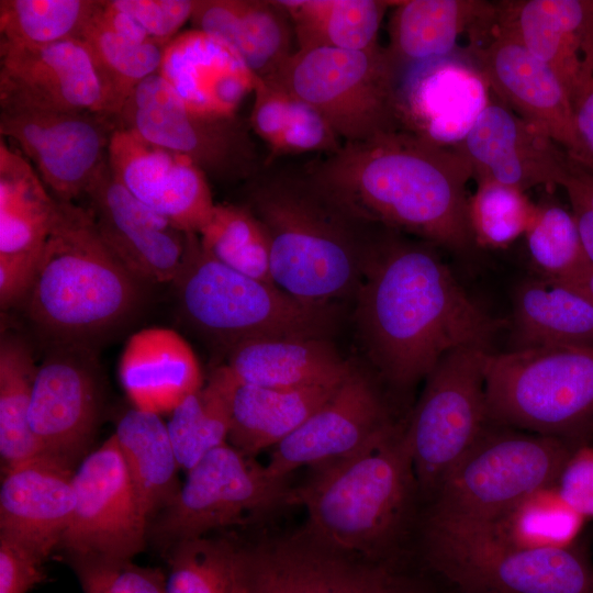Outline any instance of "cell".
I'll return each mask as SVG.
<instances>
[{
	"label": "cell",
	"mask_w": 593,
	"mask_h": 593,
	"mask_svg": "<svg viewBox=\"0 0 593 593\" xmlns=\"http://www.w3.org/2000/svg\"><path fill=\"white\" fill-rule=\"evenodd\" d=\"M366 349L392 385H414L450 351L491 350L501 323L465 292L433 247L382 227L356 293Z\"/></svg>",
	"instance_id": "cell-1"
},
{
	"label": "cell",
	"mask_w": 593,
	"mask_h": 593,
	"mask_svg": "<svg viewBox=\"0 0 593 593\" xmlns=\"http://www.w3.org/2000/svg\"><path fill=\"white\" fill-rule=\"evenodd\" d=\"M334 194L360 217L465 253L475 244L467 183L472 170L456 149L404 130L310 161Z\"/></svg>",
	"instance_id": "cell-2"
},
{
	"label": "cell",
	"mask_w": 593,
	"mask_h": 593,
	"mask_svg": "<svg viewBox=\"0 0 593 593\" xmlns=\"http://www.w3.org/2000/svg\"><path fill=\"white\" fill-rule=\"evenodd\" d=\"M244 192L268 237L275 286L316 306L357 293L382 225L345 205L310 161H265Z\"/></svg>",
	"instance_id": "cell-3"
},
{
	"label": "cell",
	"mask_w": 593,
	"mask_h": 593,
	"mask_svg": "<svg viewBox=\"0 0 593 593\" xmlns=\"http://www.w3.org/2000/svg\"><path fill=\"white\" fill-rule=\"evenodd\" d=\"M313 470L292 495L307 511L304 534L338 551L394 560L419 494L404 425Z\"/></svg>",
	"instance_id": "cell-4"
},
{
	"label": "cell",
	"mask_w": 593,
	"mask_h": 593,
	"mask_svg": "<svg viewBox=\"0 0 593 593\" xmlns=\"http://www.w3.org/2000/svg\"><path fill=\"white\" fill-rule=\"evenodd\" d=\"M145 286L103 242L88 208L58 201L25 311L51 343L89 345L136 313Z\"/></svg>",
	"instance_id": "cell-5"
},
{
	"label": "cell",
	"mask_w": 593,
	"mask_h": 593,
	"mask_svg": "<svg viewBox=\"0 0 593 593\" xmlns=\"http://www.w3.org/2000/svg\"><path fill=\"white\" fill-rule=\"evenodd\" d=\"M172 283L188 323L227 350L255 338L326 337L334 324L333 306L303 303L223 265L202 248L197 233H188Z\"/></svg>",
	"instance_id": "cell-6"
},
{
	"label": "cell",
	"mask_w": 593,
	"mask_h": 593,
	"mask_svg": "<svg viewBox=\"0 0 593 593\" xmlns=\"http://www.w3.org/2000/svg\"><path fill=\"white\" fill-rule=\"evenodd\" d=\"M490 422L563 439L593 434V346H533L484 362Z\"/></svg>",
	"instance_id": "cell-7"
},
{
	"label": "cell",
	"mask_w": 593,
	"mask_h": 593,
	"mask_svg": "<svg viewBox=\"0 0 593 593\" xmlns=\"http://www.w3.org/2000/svg\"><path fill=\"white\" fill-rule=\"evenodd\" d=\"M423 556L454 593H593V569L570 546H519L481 524L427 515Z\"/></svg>",
	"instance_id": "cell-8"
},
{
	"label": "cell",
	"mask_w": 593,
	"mask_h": 593,
	"mask_svg": "<svg viewBox=\"0 0 593 593\" xmlns=\"http://www.w3.org/2000/svg\"><path fill=\"white\" fill-rule=\"evenodd\" d=\"M268 85L316 109L344 143L366 142L402 130L396 105L398 70L387 49H296Z\"/></svg>",
	"instance_id": "cell-9"
},
{
	"label": "cell",
	"mask_w": 593,
	"mask_h": 593,
	"mask_svg": "<svg viewBox=\"0 0 593 593\" xmlns=\"http://www.w3.org/2000/svg\"><path fill=\"white\" fill-rule=\"evenodd\" d=\"M575 448L551 436L486 428L430 499L427 515L463 523L496 522L553 488Z\"/></svg>",
	"instance_id": "cell-10"
},
{
	"label": "cell",
	"mask_w": 593,
	"mask_h": 593,
	"mask_svg": "<svg viewBox=\"0 0 593 593\" xmlns=\"http://www.w3.org/2000/svg\"><path fill=\"white\" fill-rule=\"evenodd\" d=\"M119 127L192 161L209 180L247 182L264 166L249 121L189 108L159 72L142 81L115 118Z\"/></svg>",
	"instance_id": "cell-11"
},
{
	"label": "cell",
	"mask_w": 593,
	"mask_h": 593,
	"mask_svg": "<svg viewBox=\"0 0 593 593\" xmlns=\"http://www.w3.org/2000/svg\"><path fill=\"white\" fill-rule=\"evenodd\" d=\"M491 350L469 347L445 355L426 377L404 425L419 494L432 499L488 428L484 362Z\"/></svg>",
	"instance_id": "cell-12"
},
{
	"label": "cell",
	"mask_w": 593,
	"mask_h": 593,
	"mask_svg": "<svg viewBox=\"0 0 593 593\" xmlns=\"http://www.w3.org/2000/svg\"><path fill=\"white\" fill-rule=\"evenodd\" d=\"M292 494L287 480L271 477L265 466L226 443L187 471L174 499L150 522L148 536L168 549L291 505Z\"/></svg>",
	"instance_id": "cell-13"
},
{
	"label": "cell",
	"mask_w": 593,
	"mask_h": 593,
	"mask_svg": "<svg viewBox=\"0 0 593 593\" xmlns=\"http://www.w3.org/2000/svg\"><path fill=\"white\" fill-rule=\"evenodd\" d=\"M236 593H437L394 560H371L318 544L304 533L238 547Z\"/></svg>",
	"instance_id": "cell-14"
},
{
	"label": "cell",
	"mask_w": 593,
	"mask_h": 593,
	"mask_svg": "<svg viewBox=\"0 0 593 593\" xmlns=\"http://www.w3.org/2000/svg\"><path fill=\"white\" fill-rule=\"evenodd\" d=\"M121 108L89 45L0 44V111L93 113L115 119Z\"/></svg>",
	"instance_id": "cell-15"
},
{
	"label": "cell",
	"mask_w": 593,
	"mask_h": 593,
	"mask_svg": "<svg viewBox=\"0 0 593 593\" xmlns=\"http://www.w3.org/2000/svg\"><path fill=\"white\" fill-rule=\"evenodd\" d=\"M75 508L63 536L65 553L132 559L146 544L147 518L113 436L74 471Z\"/></svg>",
	"instance_id": "cell-16"
},
{
	"label": "cell",
	"mask_w": 593,
	"mask_h": 593,
	"mask_svg": "<svg viewBox=\"0 0 593 593\" xmlns=\"http://www.w3.org/2000/svg\"><path fill=\"white\" fill-rule=\"evenodd\" d=\"M98 363L81 343H51L37 365L30 427L41 455L70 468L89 452L99 416Z\"/></svg>",
	"instance_id": "cell-17"
},
{
	"label": "cell",
	"mask_w": 593,
	"mask_h": 593,
	"mask_svg": "<svg viewBox=\"0 0 593 593\" xmlns=\"http://www.w3.org/2000/svg\"><path fill=\"white\" fill-rule=\"evenodd\" d=\"M115 119L93 113L0 111L1 137L14 143L61 202L85 195L108 160Z\"/></svg>",
	"instance_id": "cell-18"
},
{
	"label": "cell",
	"mask_w": 593,
	"mask_h": 593,
	"mask_svg": "<svg viewBox=\"0 0 593 593\" xmlns=\"http://www.w3.org/2000/svg\"><path fill=\"white\" fill-rule=\"evenodd\" d=\"M491 96L486 79L462 48L398 72L401 128L447 148L461 143Z\"/></svg>",
	"instance_id": "cell-19"
},
{
	"label": "cell",
	"mask_w": 593,
	"mask_h": 593,
	"mask_svg": "<svg viewBox=\"0 0 593 593\" xmlns=\"http://www.w3.org/2000/svg\"><path fill=\"white\" fill-rule=\"evenodd\" d=\"M395 426L373 381L354 367L336 392L273 447L265 467L271 477L287 480L300 467L346 458Z\"/></svg>",
	"instance_id": "cell-20"
},
{
	"label": "cell",
	"mask_w": 593,
	"mask_h": 593,
	"mask_svg": "<svg viewBox=\"0 0 593 593\" xmlns=\"http://www.w3.org/2000/svg\"><path fill=\"white\" fill-rule=\"evenodd\" d=\"M85 197L101 238L133 275L146 284L175 280L188 233L134 197L116 180L108 160Z\"/></svg>",
	"instance_id": "cell-21"
},
{
	"label": "cell",
	"mask_w": 593,
	"mask_h": 593,
	"mask_svg": "<svg viewBox=\"0 0 593 593\" xmlns=\"http://www.w3.org/2000/svg\"><path fill=\"white\" fill-rule=\"evenodd\" d=\"M455 148L469 163L477 182L494 181L524 192L558 186L569 157L542 127L516 114L493 93Z\"/></svg>",
	"instance_id": "cell-22"
},
{
	"label": "cell",
	"mask_w": 593,
	"mask_h": 593,
	"mask_svg": "<svg viewBox=\"0 0 593 593\" xmlns=\"http://www.w3.org/2000/svg\"><path fill=\"white\" fill-rule=\"evenodd\" d=\"M108 164L134 197L186 233H199L215 203L206 176L187 157L115 126Z\"/></svg>",
	"instance_id": "cell-23"
},
{
	"label": "cell",
	"mask_w": 593,
	"mask_h": 593,
	"mask_svg": "<svg viewBox=\"0 0 593 593\" xmlns=\"http://www.w3.org/2000/svg\"><path fill=\"white\" fill-rule=\"evenodd\" d=\"M466 51L500 101L542 127L569 156L574 154L572 103L563 83L548 65L494 22L489 34Z\"/></svg>",
	"instance_id": "cell-24"
},
{
	"label": "cell",
	"mask_w": 593,
	"mask_h": 593,
	"mask_svg": "<svg viewBox=\"0 0 593 593\" xmlns=\"http://www.w3.org/2000/svg\"><path fill=\"white\" fill-rule=\"evenodd\" d=\"M75 469L38 455L2 472L0 533L48 558L75 508Z\"/></svg>",
	"instance_id": "cell-25"
},
{
	"label": "cell",
	"mask_w": 593,
	"mask_h": 593,
	"mask_svg": "<svg viewBox=\"0 0 593 593\" xmlns=\"http://www.w3.org/2000/svg\"><path fill=\"white\" fill-rule=\"evenodd\" d=\"M159 74L189 108L216 115L237 114L259 78L228 45L194 29L166 45Z\"/></svg>",
	"instance_id": "cell-26"
},
{
	"label": "cell",
	"mask_w": 593,
	"mask_h": 593,
	"mask_svg": "<svg viewBox=\"0 0 593 593\" xmlns=\"http://www.w3.org/2000/svg\"><path fill=\"white\" fill-rule=\"evenodd\" d=\"M119 379L134 407L158 415L170 414L203 385L189 343L176 331L158 326L130 336L120 357Z\"/></svg>",
	"instance_id": "cell-27"
},
{
	"label": "cell",
	"mask_w": 593,
	"mask_h": 593,
	"mask_svg": "<svg viewBox=\"0 0 593 593\" xmlns=\"http://www.w3.org/2000/svg\"><path fill=\"white\" fill-rule=\"evenodd\" d=\"M495 3L481 0L395 1L389 22L387 53L398 72L413 64L444 57L459 49L467 33L470 44L490 32Z\"/></svg>",
	"instance_id": "cell-28"
},
{
	"label": "cell",
	"mask_w": 593,
	"mask_h": 593,
	"mask_svg": "<svg viewBox=\"0 0 593 593\" xmlns=\"http://www.w3.org/2000/svg\"><path fill=\"white\" fill-rule=\"evenodd\" d=\"M222 367L237 382L273 389L336 384L354 369L326 337L248 339L227 350Z\"/></svg>",
	"instance_id": "cell-29"
},
{
	"label": "cell",
	"mask_w": 593,
	"mask_h": 593,
	"mask_svg": "<svg viewBox=\"0 0 593 593\" xmlns=\"http://www.w3.org/2000/svg\"><path fill=\"white\" fill-rule=\"evenodd\" d=\"M494 24L557 74L572 103L588 82L582 49L584 0L500 1Z\"/></svg>",
	"instance_id": "cell-30"
},
{
	"label": "cell",
	"mask_w": 593,
	"mask_h": 593,
	"mask_svg": "<svg viewBox=\"0 0 593 593\" xmlns=\"http://www.w3.org/2000/svg\"><path fill=\"white\" fill-rule=\"evenodd\" d=\"M190 21L194 30L228 45L259 78L293 53V26L279 1L194 0Z\"/></svg>",
	"instance_id": "cell-31"
},
{
	"label": "cell",
	"mask_w": 593,
	"mask_h": 593,
	"mask_svg": "<svg viewBox=\"0 0 593 593\" xmlns=\"http://www.w3.org/2000/svg\"><path fill=\"white\" fill-rule=\"evenodd\" d=\"M214 371L227 401L232 446L251 458L293 433L342 384L273 389L237 382L222 366Z\"/></svg>",
	"instance_id": "cell-32"
},
{
	"label": "cell",
	"mask_w": 593,
	"mask_h": 593,
	"mask_svg": "<svg viewBox=\"0 0 593 593\" xmlns=\"http://www.w3.org/2000/svg\"><path fill=\"white\" fill-rule=\"evenodd\" d=\"M514 331L517 348L593 346V301L548 278L527 280L514 296Z\"/></svg>",
	"instance_id": "cell-33"
},
{
	"label": "cell",
	"mask_w": 593,
	"mask_h": 593,
	"mask_svg": "<svg viewBox=\"0 0 593 593\" xmlns=\"http://www.w3.org/2000/svg\"><path fill=\"white\" fill-rule=\"evenodd\" d=\"M58 201L15 147L0 138V256L41 253Z\"/></svg>",
	"instance_id": "cell-34"
},
{
	"label": "cell",
	"mask_w": 593,
	"mask_h": 593,
	"mask_svg": "<svg viewBox=\"0 0 593 593\" xmlns=\"http://www.w3.org/2000/svg\"><path fill=\"white\" fill-rule=\"evenodd\" d=\"M112 436L150 524L180 488V466L167 423L158 414L133 407L120 417Z\"/></svg>",
	"instance_id": "cell-35"
},
{
	"label": "cell",
	"mask_w": 593,
	"mask_h": 593,
	"mask_svg": "<svg viewBox=\"0 0 593 593\" xmlns=\"http://www.w3.org/2000/svg\"><path fill=\"white\" fill-rule=\"evenodd\" d=\"M290 16L298 49L367 51L378 46L381 21L395 1L279 0Z\"/></svg>",
	"instance_id": "cell-36"
},
{
	"label": "cell",
	"mask_w": 593,
	"mask_h": 593,
	"mask_svg": "<svg viewBox=\"0 0 593 593\" xmlns=\"http://www.w3.org/2000/svg\"><path fill=\"white\" fill-rule=\"evenodd\" d=\"M37 365L29 344L2 333L0 340V456L2 472L41 455L30 427Z\"/></svg>",
	"instance_id": "cell-37"
},
{
	"label": "cell",
	"mask_w": 593,
	"mask_h": 593,
	"mask_svg": "<svg viewBox=\"0 0 593 593\" xmlns=\"http://www.w3.org/2000/svg\"><path fill=\"white\" fill-rule=\"evenodd\" d=\"M99 0H1L0 44L40 47L82 38Z\"/></svg>",
	"instance_id": "cell-38"
},
{
	"label": "cell",
	"mask_w": 593,
	"mask_h": 593,
	"mask_svg": "<svg viewBox=\"0 0 593 593\" xmlns=\"http://www.w3.org/2000/svg\"><path fill=\"white\" fill-rule=\"evenodd\" d=\"M202 248L223 265L272 283L268 237L245 204H215L198 233Z\"/></svg>",
	"instance_id": "cell-39"
},
{
	"label": "cell",
	"mask_w": 593,
	"mask_h": 593,
	"mask_svg": "<svg viewBox=\"0 0 593 593\" xmlns=\"http://www.w3.org/2000/svg\"><path fill=\"white\" fill-rule=\"evenodd\" d=\"M167 428L178 463L186 471L208 452L226 444L230 413L223 384L215 371L206 384L172 410Z\"/></svg>",
	"instance_id": "cell-40"
},
{
	"label": "cell",
	"mask_w": 593,
	"mask_h": 593,
	"mask_svg": "<svg viewBox=\"0 0 593 593\" xmlns=\"http://www.w3.org/2000/svg\"><path fill=\"white\" fill-rule=\"evenodd\" d=\"M238 546L206 536L167 549L166 593H233Z\"/></svg>",
	"instance_id": "cell-41"
},
{
	"label": "cell",
	"mask_w": 593,
	"mask_h": 593,
	"mask_svg": "<svg viewBox=\"0 0 593 593\" xmlns=\"http://www.w3.org/2000/svg\"><path fill=\"white\" fill-rule=\"evenodd\" d=\"M82 40L108 77L121 109L142 81L159 72L166 47L155 41L138 42L123 36L104 25L98 14Z\"/></svg>",
	"instance_id": "cell-42"
},
{
	"label": "cell",
	"mask_w": 593,
	"mask_h": 593,
	"mask_svg": "<svg viewBox=\"0 0 593 593\" xmlns=\"http://www.w3.org/2000/svg\"><path fill=\"white\" fill-rule=\"evenodd\" d=\"M583 519L559 497L553 486L529 497L501 519L482 525L519 546L568 547Z\"/></svg>",
	"instance_id": "cell-43"
},
{
	"label": "cell",
	"mask_w": 593,
	"mask_h": 593,
	"mask_svg": "<svg viewBox=\"0 0 593 593\" xmlns=\"http://www.w3.org/2000/svg\"><path fill=\"white\" fill-rule=\"evenodd\" d=\"M524 235L530 258L544 278L563 279L590 264L571 210L555 201L536 205Z\"/></svg>",
	"instance_id": "cell-44"
},
{
	"label": "cell",
	"mask_w": 593,
	"mask_h": 593,
	"mask_svg": "<svg viewBox=\"0 0 593 593\" xmlns=\"http://www.w3.org/2000/svg\"><path fill=\"white\" fill-rule=\"evenodd\" d=\"M536 204L524 191L494 181H478L468 202L469 223L475 244L505 247L524 235Z\"/></svg>",
	"instance_id": "cell-45"
},
{
	"label": "cell",
	"mask_w": 593,
	"mask_h": 593,
	"mask_svg": "<svg viewBox=\"0 0 593 593\" xmlns=\"http://www.w3.org/2000/svg\"><path fill=\"white\" fill-rule=\"evenodd\" d=\"M83 593H166L167 575L159 568L132 559L66 553Z\"/></svg>",
	"instance_id": "cell-46"
},
{
	"label": "cell",
	"mask_w": 593,
	"mask_h": 593,
	"mask_svg": "<svg viewBox=\"0 0 593 593\" xmlns=\"http://www.w3.org/2000/svg\"><path fill=\"white\" fill-rule=\"evenodd\" d=\"M342 145L338 135L316 109L290 96L288 116L280 142L265 161L309 153L328 155L337 152Z\"/></svg>",
	"instance_id": "cell-47"
},
{
	"label": "cell",
	"mask_w": 593,
	"mask_h": 593,
	"mask_svg": "<svg viewBox=\"0 0 593 593\" xmlns=\"http://www.w3.org/2000/svg\"><path fill=\"white\" fill-rule=\"evenodd\" d=\"M111 4L130 14L148 36L167 45L191 20L194 0H110Z\"/></svg>",
	"instance_id": "cell-48"
},
{
	"label": "cell",
	"mask_w": 593,
	"mask_h": 593,
	"mask_svg": "<svg viewBox=\"0 0 593 593\" xmlns=\"http://www.w3.org/2000/svg\"><path fill=\"white\" fill-rule=\"evenodd\" d=\"M46 559L33 547L0 533V593H27L42 583Z\"/></svg>",
	"instance_id": "cell-49"
},
{
	"label": "cell",
	"mask_w": 593,
	"mask_h": 593,
	"mask_svg": "<svg viewBox=\"0 0 593 593\" xmlns=\"http://www.w3.org/2000/svg\"><path fill=\"white\" fill-rule=\"evenodd\" d=\"M558 186L567 193L585 256L593 266V172L568 157Z\"/></svg>",
	"instance_id": "cell-50"
},
{
	"label": "cell",
	"mask_w": 593,
	"mask_h": 593,
	"mask_svg": "<svg viewBox=\"0 0 593 593\" xmlns=\"http://www.w3.org/2000/svg\"><path fill=\"white\" fill-rule=\"evenodd\" d=\"M559 497L583 518L593 517V447H577L555 485Z\"/></svg>",
	"instance_id": "cell-51"
},
{
	"label": "cell",
	"mask_w": 593,
	"mask_h": 593,
	"mask_svg": "<svg viewBox=\"0 0 593 593\" xmlns=\"http://www.w3.org/2000/svg\"><path fill=\"white\" fill-rule=\"evenodd\" d=\"M42 251L0 256V305L2 310L24 302L33 287Z\"/></svg>",
	"instance_id": "cell-52"
},
{
	"label": "cell",
	"mask_w": 593,
	"mask_h": 593,
	"mask_svg": "<svg viewBox=\"0 0 593 593\" xmlns=\"http://www.w3.org/2000/svg\"><path fill=\"white\" fill-rule=\"evenodd\" d=\"M577 149L571 159L593 172V78L572 99Z\"/></svg>",
	"instance_id": "cell-53"
},
{
	"label": "cell",
	"mask_w": 593,
	"mask_h": 593,
	"mask_svg": "<svg viewBox=\"0 0 593 593\" xmlns=\"http://www.w3.org/2000/svg\"><path fill=\"white\" fill-rule=\"evenodd\" d=\"M584 71L588 81L593 78V0H584L583 25Z\"/></svg>",
	"instance_id": "cell-54"
},
{
	"label": "cell",
	"mask_w": 593,
	"mask_h": 593,
	"mask_svg": "<svg viewBox=\"0 0 593 593\" xmlns=\"http://www.w3.org/2000/svg\"><path fill=\"white\" fill-rule=\"evenodd\" d=\"M553 280V279H551ZM581 291L593 301V266L588 265L581 270L563 279L555 280Z\"/></svg>",
	"instance_id": "cell-55"
},
{
	"label": "cell",
	"mask_w": 593,
	"mask_h": 593,
	"mask_svg": "<svg viewBox=\"0 0 593 593\" xmlns=\"http://www.w3.org/2000/svg\"><path fill=\"white\" fill-rule=\"evenodd\" d=\"M233 593H236L235 590L233 591Z\"/></svg>",
	"instance_id": "cell-56"
},
{
	"label": "cell",
	"mask_w": 593,
	"mask_h": 593,
	"mask_svg": "<svg viewBox=\"0 0 593 593\" xmlns=\"http://www.w3.org/2000/svg\"><path fill=\"white\" fill-rule=\"evenodd\" d=\"M450 593H454V592H450Z\"/></svg>",
	"instance_id": "cell-57"
}]
</instances>
